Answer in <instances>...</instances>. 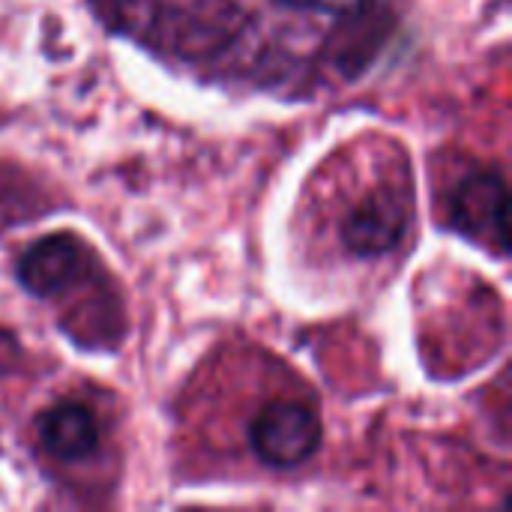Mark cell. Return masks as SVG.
<instances>
[{
  "label": "cell",
  "instance_id": "cell-1",
  "mask_svg": "<svg viewBox=\"0 0 512 512\" xmlns=\"http://www.w3.org/2000/svg\"><path fill=\"white\" fill-rule=\"evenodd\" d=\"M321 420L312 408L300 402H270L264 405L249 426V444L255 456L279 471L300 468L321 447Z\"/></svg>",
  "mask_w": 512,
  "mask_h": 512
},
{
  "label": "cell",
  "instance_id": "cell-2",
  "mask_svg": "<svg viewBox=\"0 0 512 512\" xmlns=\"http://www.w3.org/2000/svg\"><path fill=\"white\" fill-rule=\"evenodd\" d=\"M453 225L471 240L489 246L495 255H507L510 249V225H507V183L498 171L471 174L459 183L450 201Z\"/></svg>",
  "mask_w": 512,
  "mask_h": 512
},
{
  "label": "cell",
  "instance_id": "cell-3",
  "mask_svg": "<svg viewBox=\"0 0 512 512\" xmlns=\"http://www.w3.org/2000/svg\"><path fill=\"white\" fill-rule=\"evenodd\" d=\"M408 201L393 192L381 189L363 198L342 222V243L354 258H381L390 255L408 231Z\"/></svg>",
  "mask_w": 512,
  "mask_h": 512
},
{
  "label": "cell",
  "instance_id": "cell-4",
  "mask_svg": "<svg viewBox=\"0 0 512 512\" xmlns=\"http://www.w3.org/2000/svg\"><path fill=\"white\" fill-rule=\"evenodd\" d=\"M81 267L84 246L72 234H45L18 258L15 276L30 297L51 300L78 282Z\"/></svg>",
  "mask_w": 512,
  "mask_h": 512
},
{
  "label": "cell",
  "instance_id": "cell-5",
  "mask_svg": "<svg viewBox=\"0 0 512 512\" xmlns=\"http://www.w3.org/2000/svg\"><path fill=\"white\" fill-rule=\"evenodd\" d=\"M39 438L45 450L60 462H81L99 447V426L93 414L78 402H60L39 420Z\"/></svg>",
  "mask_w": 512,
  "mask_h": 512
},
{
  "label": "cell",
  "instance_id": "cell-6",
  "mask_svg": "<svg viewBox=\"0 0 512 512\" xmlns=\"http://www.w3.org/2000/svg\"><path fill=\"white\" fill-rule=\"evenodd\" d=\"M369 0H309V6H315L318 12L327 15H360L366 9Z\"/></svg>",
  "mask_w": 512,
  "mask_h": 512
}]
</instances>
